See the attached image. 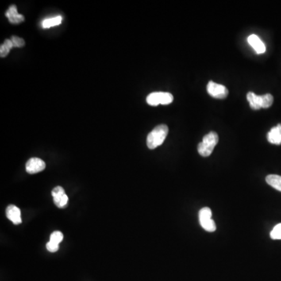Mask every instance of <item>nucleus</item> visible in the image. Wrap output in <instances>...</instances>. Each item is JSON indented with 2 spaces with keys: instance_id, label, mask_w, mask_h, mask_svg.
Here are the masks:
<instances>
[{
  "instance_id": "4",
  "label": "nucleus",
  "mask_w": 281,
  "mask_h": 281,
  "mask_svg": "<svg viewBox=\"0 0 281 281\" xmlns=\"http://www.w3.org/2000/svg\"><path fill=\"white\" fill-rule=\"evenodd\" d=\"M200 225L208 232H214L217 226L214 220H212V211L209 208H202L198 213Z\"/></svg>"
},
{
  "instance_id": "11",
  "label": "nucleus",
  "mask_w": 281,
  "mask_h": 281,
  "mask_svg": "<svg viewBox=\"0 0 281 281\" xmlns=\"http://www.w3.org/2000/svg\"><path fill=\"white\" fill-rule=\"evenodd\" d=\"M6 17H7L9 22L12 24H20L24 21V17L23 15L19 14L17 12V6L12 5L6 12Z\"/></svg>"
},
{
  "instance_id": "7",
  "label": "nucleus",
  "mask_w": 281,
  "mask_h": 281,
  "mask_svg": "<svg viewBox=\"0 0 281 281\" xmlns=\"http://www.w3.org/2000/svg\"><path fill=\"white\" fill-rule=\"evenodd\" d=\"M52 195L53 197L54 203L60 209H63L67 205L68 197L65 193L64 189L60 186H57L52 190Z\"/></svg>"
},
{
  "instance_id": "3",
  "label": "nucleus",
  "mask_w": 281,
  "mask_h": 281,
  "mask_svg": "<svg viewBox=\"0 0 281 281\" xmlns=\"http://www.w3.org/2000/svg\"><path fill=\"white\" fill-rule=\"evenodd\" d=\"M218 135L216 132H209L204 136L202 142L198 144V153L203 157L209 156L218 143Z\"/></svg>"
},
{
  "instance_id": "14",
  "label": "nucleus",
  "mask_w": 281,
  "mask_h": 281,
  "mask_svg": "<svg viewBox=\"0 0 281 281\" xmlns=\"http://www.w3.org/2000/svg\"><path fill=\"white\" fill-rule=\"evenodd\" d=\"M62 23V17L60 16L57 17H52V18L47 19L43 21V28H49L51 27L57 26L59 24Z\"/></svg>"
},
{
  "instance_id": "9",
  "label": "nucleus",
  "mask_w": 281,
  "mask_h": 281,
  "mask_svg": "<svg viewBox=\"0 0 281 281\" xmlns=\"http://www.w3.org/2000/svg\"><path fill=\"white\" fill-rule=\"evenodd\" d=\"M6 215L7 218L9 220H11L15 225H18V224H21V222H22L21 210L16 205H9L6 208Z\"/></svg>"
},
{
  "instance_id": "17",
  "label": "nucleus",
  "mask_w": 281,
  "mask_h": 281,
  "mask_svg": "<svg viewBox=\"0 0 281 281\" xmlns=\"http://www.w3.org/2000/svg\"><path fill=\"white\" fill-rule=\"evenodd\" d=\"M63 239V234L60 232H55L50 236V241L59 244Z\"/></svg>"
},
{
  "instance_id": "18",
  "label": "nucleus",
  "mask_w": 281,
  "mask_h": 281,
  "mask_svg": "<svg viewBox=\"0 0 281 281\" xmlns=\"http://www.w3.org/2000/svg\"><path fill=\"white\" fill-rule=\"evenodd\" d=\"M10 40L13 43V47H17V48H21V47H24V45H25L24 39L17 37V36H13Z\"/></svg>"
},
{
  "instance_id": "10",
  "label": "nucleus",
  "mask_w": 281,
  "mask_h": 281,
  "mask_svg": "<svg viewBox=\"0 0 281 281\" xmlns=\"http://www.w3.org/2000/svg\"><path fill=\"white\" fill-rule=\"evenodd\" d=\"M248 43L250 46L255 49L257 54H263L266 52L267 48L264 43L262 42L260 39L256 35H251L248 36Z\"/></svg>"
},
{
  "instance_id": "19",
  "label": "nucleus",
  "mask_w": 281,
  "mask_h": 281,
  "mask_svg": "<svg viewBox=\"0 0 281 281\" xmlns=\"http://www.w3.org/2000/svg\"><path fill=\"white\" fill-rule=\"evenodd\" d=\"M47 248L48 252H56L59 250V244H55L49 240L47 244Z\"/></svg>"
},
{
  "instance_id": "2",
  "label": "nucleus",
  "mask_w": 281,
  "mask_h": 281,
  "mask_svg": "<svg viewBox=\"0 0 281 281\" xmlns=\"http://www.w3.org/2000/svg\"><path fill=\"white\" fill-rule=\"evenodd\" d=\"M247 99L249 102L250 107L252 109H261V108L270 107L274 102V97L272 94H266L263 95H257L252 92H250L247 94Z\"/></svg>"
},
{
  "instance_id": "13",
  "label": "nucleus",
  "mask_w": 281,
  "mask_h": 281,
  "mask_svg": "<svg viewBox=\"0 0 281 281\" xmlns=\"http://www.w3.org/2000/svg\"><path fill=\"white\" fill-rule=\"evenodd\" d=\"M266 182H267L269 185L271 187L275 188L276 190L281 191V177L279 175H268L266 178Z\"/></svg>"
},
{
  "instance_id": "16",
  "label": "nucleus",
  "mask_w": 281,
  "mask_h": 281,
  "mask_svg": "<svg viewBox=\"0 0 281 281\" xmlns=\"http://www.w3.org/2000/svg\"><path fill=\"white\" fill-rule=\"evenodd\" d=\"M270 237L274 240H281V224L274 227L272 232H270Z\"/></svg>"
},
{
  "instance_id": "6",
  "label": "nucleus",
  "mask_w": 281,
  "mask_h": 281,
  "mask_svg": "<svg viewBox=\"0 0 281 281\" xmlns=\"http://www.w3.org/2000/svg\"><path fill=\"white\" fill-rule=\"evenodd\" d=\"M207 92L209 95L216 98H225L228 96V89L220 84L215 83L213 82H209L207 85Z\"/></svg>"
},
{
  "instance_id": "1",
  "label": "nucleus",
  "mask_w": 281,
  "mask_h": 281,
  "mask_svg": "<svg viewBox=\"0 0 281 281\" xmlns=\"http://www.w3.org/2000/svg\"><path fill=\"white\" fill-rule=\"evenodd\" d=\"M169 128L166 124H160L155 127L147 137V146L150 149H155L164 142L168 135Z\"/></svg>"
},
{
  "instance_id": "12",
  "label": "nucleus",
  "mask_w": 281,
  "mask_h": 281,
  "mask_svg": "<svg viewBox=\"0 0 281 281\" xmlns=\"http://www.w3.org/2000/svg\"><path fill=\"white\" fill-rule=\"evenodd\" d=\"M267 139H268L269 142L271 144H277V145L281 144V124L271 128L267 135Z\"/></svg>"
},
{
  "instance_id": "8",
  "label": "nucleus",
  "mask_w": 281,
  "mask_h": 281,
  "mask_svg": "<svg viewBox=\"0 0 281 281\" xmlns=\"http://www.w3.org/2000/svg\"><path fill=\"white\" fill-rule=\"evenodd\" d=\"M46 169V163L39 158H32L26 163V171L30 174H38Z\"/></svg>"
},
{
  "instance_id": "5",
  "label": "nucleus",
  "mask_w": 281,
  "mask_h": 281,
  "mask_svg": "<svg viewBox=\"0 0 281 281\" xmlns=\"http://www.w3.org/2000/svg\"><path fill=\"white\" fill-rule=\"evenodd\" d=\"M146 101L148 105L152 106L159 104L169 105L174 101V96L169 93H152L147 96Z\"/></svg>"
},
{
  "instance_id": "15",
  "label": "nucleus",
  "mask_w": 281,
  "mask_h": 281,
  "mask_svg": "<svg viewBox=\"0 0 281 281\" xmlns=\"http://www.w3.org/2000/svg\"><path fill=\"white\" fill-rule=\"evenodd\" d=\"M13 47H13V44L11 40H9V39L5 40L3 44L1 45V47H0V56H1V57H6L8 53H9V51H10Z\"/></svg>"
}]
</instances>
